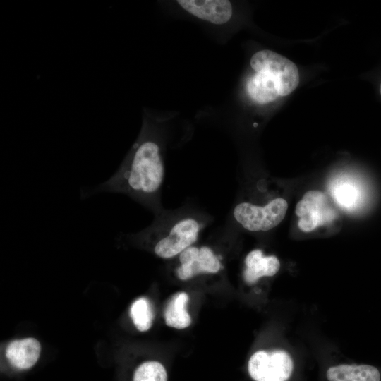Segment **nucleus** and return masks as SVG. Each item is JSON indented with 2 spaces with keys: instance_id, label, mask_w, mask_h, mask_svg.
Masks as SVG:
<instances>
[{
  "instance_id": "nucleus-1",
  "label": "nucleus",
  "mask_w": 381,
  "mask_h": 381,
  "mask_svg": "<svg viewBox=\"0 0 381 381\" xmlns=\"http://www.w3.org/2000/svg\"><path fill=\"white\" fill-rule=\"evenodd\" d=\"M164 177V166L159 144L150 138H143L134 145L131 154L110 179L82 196L123 193L157 214L161 211Z\"/></svg>"
},
{
  "instance_id": "nucleus-2",
  "label": "nucleus",
  "mask_w": 381,
  "mask_h": 381,
  "mask_svg": "<svg viewBox=\"0 0 381 381\" xmlns=\"http://www.w3.org/2000/svg\"><path fill=\"white\" fill-rule=\"evenodd\" d=\"M204 225L195 214L160 211L150 226L133 236L150 244L158 257L169 259L193 246Z\"/></svg>"
},
{
  "instance_id": "nucleus-3",
  "label": "nucleus",
  "mask_w": 381,
  "mask_h": 381,
  "mask_svg": "<svg viewBox=\"0 0 381 381\" xmlns=\"http://www.w3.org/2000/svg\"><path fill=\"white\" fill-rule=\"evenodd\" d=\"M288 210V202L277 197L264 204L241 201L233 210V217L243 229L250 231H266L279 225Z\"/></svg>"
},
{
  "instance_id": "nucleus-4",
  "label": "nucleus",
  "mask_w": 381,
  "mask_h": 381,
  "mask_svg": "<svg viewBox=\"0 0 381 381\" xmlns=\"http://www.w3.org/2000/svg\"><path fill=\"white\" fill-rule=\"evenodd\" d=\"M250 66L256 72L265 73L276 81L279 96L289 95L299 83L298 70L295 64L271 50L264 49L254 54Z\"/></svg>"
},
{
  "instance_id": "nucleus-5",
  "label": "nucleus",
  "mask_w": 381,
  "mask_h": 381,
  "mask_svg": "<svg viewBox=\"0 0 381 381\" xmlns=\"http://www.w3.org/2000/svg\"><path fill=\"white\" fill-rule=\"evenodd\" d=\"M295 213L298 227L305 233L332 223L337 217V211L327 195L318 190H308L297 202Z\"/></svg>"
},
{
  "instance_id": "nucleus-6",
  "label": "nucleus",
  "mask_w": 381,
  "mask_h": 381,
  "mask_svg": "<svg viewBox=\"0 0 381 381\" xmlns=\"http://www.w3.org/2000/svg\"><path fill=\"white\" fill-rule=\"evenodd\" d=\"M248 368L255 381H287L294 363L284 351H258L250 356Z\"/></svg>"
},
{
  "instance_id": "nucleus-7",
  "label": "nucleus",
  "mask_w": 381,
  "mask_h": 381,
  "mask_svg": "<svg viewBox=\"0 0 381 381\" xmlns=\"http://www.w3.org/2000/svg\"><path fill=\"white\" fill-rule=\"evenodd\" d=\"M179 265L176 274L181 280H188L202 274H216L222 269L219 258L208 246H191L179 255Z\"/></svg>"
},
{
  "instance_id": "nucleus-8",
  "label": "nucleus",
  "mask_w": 381,
  "mask_h": 381,
  "mask_svg": "<svg viewBox=\"0 0 381 381\" xmlns=\"http://www.w3.org/2000/svg\"><path fill=\"white\" fill-rule=\"evenodd\" d=\"M177 2L190 14L216 25L227 23L232 16V6L227 0H179Z\"/></svg>"
},
{
  "instance_id": "nucleus-9",
  "label": "nucleus",
  "mask_w": 381,
  "mask_h": 381,
  "mask_svg": "<svg viewBox=\"0 0 381 381\" xmlns=\"http://www.w3.org/2000/svg\"><path fill=\"white\" fill-rule=\"evenodd\" d=\"M40 351L41 345L39 341L28 337L10 342L6 349V356L12 366L25 370L37 363Z\"/></svg>"
},
{
  "instance_id": "nucleus-10",
  "label": "nucleus",
  "mask_w": 381,
  "mask_h": 381,
  "mask_svg": "<svg viewBox=\"0 0 381 381\" xmlns=\"http://www.w3.org/2000/svg\"><path fill=\"white\" fill-rule=\"evenodd\" d=\"M280 262L274 255H264L260 249L250 251L245 259L243 278L248 284L255 283L262 277H272L277 273Z\"/></svg>"
},
{
  "instance_id": "nucleus-11",
  "label": "nucleus",
  "mask_w": 381,
  "mask_h": 381,
  "mask_svg": "<svg viewBox=\"0 0 381 381\" xmlns=\"http://www.w3.org/2000/svg\"><path fill=\"white\" fill-rule=\"evenodd\" d=\"M329 381H380V374L374 366L369 365H339L330 367L327 371Z\"/></svg>"
},
{
  "instance_id": "nucleus-12",
  "label": "nucleus",
  "mask_w": 381,
  "mask_h": 381,
  "mask_svg": "<svg viewBox=\"0 0 381 381\" xmlns=\"http://www.w3.org/2000/svg\"><path fill=\"white\" fill-rule=\"evenodd\" d=\"M329 189L335 202L346 210H354L361 200L359 186L348 176L335 178L332 181Z\"/></svg>"
},
{
  "instance_id": "nucleus-13",
  "label": "nucleus",
  "mask_w": 381,
  "mask_h": 381,
  "mask_svg": "<svg viewBox=\"0 0 381 381\" xmlns=\"http://www.w3.org/2000/svg\"><path fill=\"white\" fill-rule=\"evenodd\" d=\"M247 90L252 99L260 104L273 102L279 97L276 81L267 74L261 72H256L249 79Z\"/></svg>"
},
{
  "instance_id": "nucleus-14",
  "label": "nucleus",
  "mask_w": 381,
  "mask_h": 381,
  "mask_svg": "<svg viewBox=\"0 0 381 381\" xmlns=\"http://www.w3.org/2000/svg\"><path fill=\"white\" fill-rule=\"evenodd\" d=\"M188 296L186 292L176 293L169 301L164 309V320L167 326L181 329L191 324V318L186 310Z\"/></svg>"
},
{
  "instance_id": "nucleus-15",
  "label": "nucleus",
  "mask_w": 381,
  "mask_h": 381,
  "mask_svg": "<svg viewBox=\"0 0 381 381\" xmlns=\"http://www.w3.org/2000/svg\"><path fill=\"white\" fill-rule=\"evenodd\" d=\"M130 315L139 331L145 332L151 327L154 314L150 303L146 298H138L132 303Z\"/></svg>"
},
{
  "instance_id": "nucleus-16",
  "label": "nucleus",
  "mask_w": 381,
  "mask_h": 381,
  "mask_svg": "<svg viewBox=\"0 0 381 381\" xmlns=\"http://www.w3.org/2000/svg\"><path fill=\"white\" fill-rule=\"evenodd\" d=\"M133 381H167L164 367L157 361H147L135 370Z\"/></svg>"
},
{
  "instance_id": "nucleus-17",
  "label": "nucleus",
  "mask_w": 381,
  "mask_h": 381,
  "mask_svg": "<svg viewBox=\"0 0 381 381\" xmlns=\"http://www.w3.org/2000/svg\"><path fill=\"white\" fill-rule=\"evenodd\" d=\"M380 95H381V83H380Z\"/></svg>"
}]
</instances>
